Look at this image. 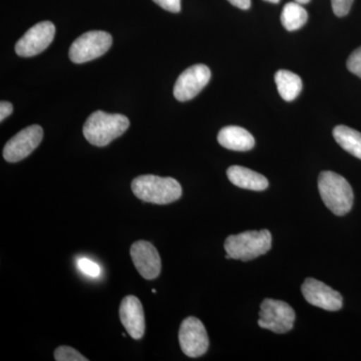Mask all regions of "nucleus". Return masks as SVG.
<instances>
[{"mask_svg":"<svg viewBox=\"0 0 361 361\" xmlns=\"http://www.w3.org/2000/svg\"><path fill=\"white\" fill-rule=\"evenodd\" d=\"M132 191L140 200L157 205H167L179 200L183 193L177 180L155 175L135 178L132 182Z\"/></svg>","mask_w":361,"mask_h":361,"instance_id":"f257e3e1","label":"nucleus"},{"mask_svg":"<svg viewBox=\"0 0 361 361\" xmlns=\"http://www.w3.org/2000/svg\"><path fill=\"white\" fill-rule=\"evenodd\" d=\"M130 121L120 114H106L97 111L87 118L84 125V135L90 144L106 147L129 129Z\"/></svg>","mask_w":361,"mask_h":361,"instance_id":"f03ea898","label":"nucleus"},{"mask_svg":"<svg viewBox=\"0 0 361 361\" xmlns=\"http://www.w3.org/2000/svg\"><path fill=\"white\" fill-rule=\"evenodd\" d=\"M318 190L323 203L334 215L344 216L350 212L355 196L345 178L331 171H324L318 178Z\"/></svg>","mask_w":361,"mask_h":361,"instance_id":"7ed1b4c3","label":"nucleus"},{"mask_svg":"<svg viewBox=\"0 0 361 361\" xmlns=\"http://www.w3.org/2000/svg\"><path fill=\"white\" fill-rule=\"evenodd\" d=\"M272 235L268 230L246 231L226 239L224 248L230 259L246 262L264 255L271 249Z\"/></svg>","mask_w":361,"mask_h":361,"instance_id":"20e7f679","label":"nucleus"},{"mask_svg":"<svg viewBox=\"0 0 361 361\" xmlns=\"http://www.w3.org/2000/svg\"><path fill=\"white\" fill-rule=\"evenodd\" d=\"M258 325L275 334L290 331L295 322V312L288 303L267 298L261 303Z\"/></svg>","mask_w":361,"mask_h":361,"instance_id":"39448f33","label":"nucleus"},{"mask_svg":"<svg viewBox=\"0 0 361 361\" xmlns=\"http://www.w3.org/2000/svg\"><path fill=\"white\" fill-rule=\"evenodd\" d=\"M113 37L110 33L102 30H92L78 37L71 45V61L75 63H84L99 58L111 49Z\"/></svg>","mask_w":361,"mask_h":361,"instance_id":"423d86ee","label":"nucleus"},{"mask_svg":"<svg viewBox=\"0 0 361 361\" xmlns=\"http://www.w3.org/2000/svg\"><path fill=\"white\" fill-rule=\"evenodd\" d=\"M56 35V26L51 21H42L25 32L16 44V52L21 58H32L45 51Z\"/></svg>","mask_w":361,"mask_h":361,"instance_id":"0eeeda50","label":"nucleus"},{"mask_svg":"<svg viewBox=\"0 0 361 361\" xmlns=\"http://www.w3.org/2000/svg\"><path fill=\"white\" fill-rule=\"evenodd\" d=\"M180 349L189 357H200L209 348V337L205 326L198 318L190 316L180 324L179 330Z\"/></svg>","mask_w":361,"mask_h":361,"instance_id":"6e6552de","label":"nucleus"},{"mask_svg":"<svg viewBox=\"0 0 361 361\" xmlns=\"http://www.w3.org/2000/svg\"><path fill=\"white\" fill-rule=\"evenodd\" d=\"M44 137V130L39 125L25 128L6 142L4 149V159L16 163L30 155L39 147Z\"/></svg>","mask_w":361,"mask_h":361,"instance_id":"1a4fd4ad","label":"nucleus"},{"mask_svg":"<svg viewBox=\"0 0 361 361\" xmlns=\"http://www.w3.org/2000/svg\"><path fill=\"white\" fill-rule=\"evenodd\" d=\"M211 71L205 65L190 66L180 73L174 87V96L179 102L193 99L208 85Z\"/></svg>","mask_w":361,"mask_h":361,"instance_id":"9d476101","label":"nucleus"},{"mask_svg":"<svg viewBox=\"0 0 361 361\" xmlns=\"http://www.w3.org/2000/svg\"><path fill=\"white\" fill-rule=\"evenodd\" d=\"M301 291L308 303L322 310L338 311L343 306V298L338 291L313 278H307L304 281Z\"/></svg>","mask_w":361,"mask_h":361,"instance_id":"9b49d317","label":"nucleus"},{"mask_svg":"<svg viewBox=\"0 0 361 361\" xmlns=\"http://www.w3.org/2000/svg\"><path fill=\"white\" fill-rule=\"evenodd\" d=\"M130 257L137 272L147 280L160 275L161 263L159 252L149 242L137 241L130 247Z\"/></svg>","mask_w":361,"mask_h":361,"instance_id":"f8f14e48","label":"nucleus"},{"mask_svg":"<svg viewBox=\"0 0 361 361\" xmlns=\"http://www.w3.org/2000/svg\"><path fill=\"white\" fill-rule=\"evenodd\" d=\"M120 319L132 338L139 341L144 336L146 329L144 310L137 297L129 295L123 299L120 306Z\"/></svg>","mask_w":361,"mask_h":361,"instance_id":"ddd939ff","label":"nucleus"},{"mask_svg":"<svg viewBox=\"0 0 361 361\" xmlns=\"http://www.w3.org/2000/svg\"><path fill=\"white\" fill-rule=\"evenodd\" d=\"M221 146L232 151H250L255 146V139L248 130L237 126L223 128L218 134Z\"/></svg>","mask_w":361,"mask_h":361,"instance_id":"4468645a","label":"nucleus"},{"mask_svg":"<svg viewBox=\"0 0 361 361\" xmlns=\"http://www.w3.org/2000/svg\"><path fill=\"white\" fill-rule=\"evenodd\" d=\"M228 179L235 186L251 191H264L269 182L264 176L241 166H232L227 170Z\"/></svg>","mask_w":361,"mask_h":361,"instance_id":"2eb2a0df","label":"nucleus"},{"mask_svg":"<svg viewBox=\"0 0 361 361\" xmlns=\"http://www.w3.org/2000/svg\"><path fill=\"white\" fill-rule=\"evenodd\" d=\"M278 92L282 99L286 102H292L300 94L303 84L299 75L286 70L278 71L275 75Z\"/></svg>","mask_w":361,"mask_h":361,"instance_id":"dca6fc26","label":"nucleus"},{"mask_svg":"<svg viewBox=\"0 0 361 361\" xmlns=\"http://www.w3.org/2000/svg\"><path fill=\"white\" fill-rule=\"evenodd\" d=\"M334 137L342 149L361 160V133L346 126H337Z\"/></svg>","mask_w":361,"mask_h":361,"instance_id":"f3484780","label":"nucleus"},{"mask_svg":"<svg viewBox=\"0 0 361 361\" xmlns=\"http://www.w3.org/2000/svg\"><path fill=\"white\" fill-rule=\"evenodd\" d=\"M307 20L308 13L302 4L296 1L288 2L283 7L281 13V23L285 30L288 32H294V30L302 27Z\"/></svg>","mask_w":361,"mask_h":361,"instance_id":"a211bd4d","label":"nucleus"},{"mask_svg":"<svg viewBox=\"0 0 361 361\" xmlns=\"http://www.w3.org/2000/svg\"><path fill=\"white\" fill-rule=\"evenodd\" d=\"M54 360L56 361H87V357L80 355L77 349L71 346H59L54 351Z\"/></svg>","mask_w":361,"mask_h":361,"instance_id":"6ab92c4d","label":"nucleus"},{"mask_svg":"<svg viewBox=\"0 0 361 361\" xmlns=\"http://www.w3.org/2000/svg\"><path fill=\"white\" fill-rule=\"evenodd\" d=\"M78 267L84 274L92 278L99 277L102 273L101 267L94 261L87 258L80 259L78 261Z\"/></svg>","mask_w":361,"mask_h":361,"instance_id":"aec40b11","label":"nucleus"},{"mask_svg":"<svg viewBox=\"0 0 361 361\" xmlns=\"http://www.w3.org/2000/svg\"><path fill=\"white\" fill-rule=\"evenodd\" d=\"M346 65L350 73L361 78V47L350 54Z\"/></svg>","mask_w":361,"mask_h":361,"instance_id":"412c9836","label":"nucleus"},{"mask_svg":"<svg viewBox=\"0 0 361 361\" xmlns=\"http://www.w3.org/2000/svg\"><path fill=\"white\" fill-rule=\"evenodd\" d=\"M353 0H331L332 11L338 18L348 16L353 6Z\"/></svg>","mask_w":361,"mask_h":361,"instance_id":"4be33fe9","label":"nucleus"},{"mask_svg":"<svg viewBox=\"0 0 361 361\" xmlns=\"http://www.w3.org/2000/svg\"><path fill=\"white\" fill-rule=\"evenodd\" d=\"M153 1L170 13H180V0H153Z\"/></svg>","mask_w":361,"mask_h":361,"instance_id":"5701e85b","label":"nucleus"},{"mask_svg":"<svg viewBox=\"0 0 361 361\" xmlns=\"http://www.w3.org/2000/svg\"><path fill=\"white\" fill-rule=\"evenodd\" d=\"M13 111V104L9 103V102L2 101L1 103H0V121L4 122V118H6L7 116L11 115Z\"/></svg>","mask_w":361,"mask_h":361,"instance_id":"b1692460","label":"nucleus"},{"mask_svg":"<svg viewBox=\"0 0 361 361\" xmlns=\"http://www.w3.org/2000/svg\"><path fill=\"white\" fill-rule=\"evenodd\" d=\"M228 1L233 4V6L238 7L240 9H243V11H247L251 6V0H228Z\"/></svg>","mask_w":361,"mask_h":361,"instance_id":"393cba45","label":"nucleus"},{"mask_svg":"<svg viewBox=\"0 0 361 361\" xmlns=\"http://www.w3.org/2000/svg\"><path fill=\"white\" fill-rule=\"evenodd\" d=\"M294 1L298 2L300 4H306L310 1V0H294Z\"/></svg>","mask_w":361,"mask_h":361,"instance_id":"a878e982","label":"nucleus"},{"mask_svg":"<svg viewBox=\"0 0 361 361\" xmlns=\"http://www.w3.org/2000/svg\"><path fill=\"white\" fill-rule=\"evenodd\" d=\"M264 1L271 2V4H278L280 0H264Z\"/></svg>","mask_w":361,"mask_h":361,"instance_id":"bb28decb","label":"nucleus"}]
</instances>
